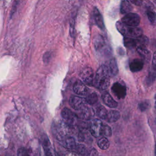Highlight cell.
I'll use <instances>...</instances> for the list:
<instances>
[{
    "label": "cell",
    "mask_w": 156,
    "mask_h": 156,
    "mask_svg": "<svg viewBox=\"0 0 156 156\" xmlns=\"http://www.w3.org/2000/svg\"><path fill=\"white\" fill-rule=\"evenodd\" d=\"M41 144L43 146L45 156H56V153L54 152V149L52 148L49 139L46 135L41 136Z\"/></svg>",
    "instance_id": "cell-10"
},
{
    "label": "cell",
    "mask_w": 156,
    "mask_h": 156,
    "mask_svg": "<svg viewBox=\"0 0 156 156\" xmlns=\"http://www.w3.org/2000/svg\"><path fill=\"white\" fill-rule=\"evenodd\" d=\"M80 116L81 118L85 120L91 119V118L94 115L95 112H94L93 109L90 108L87 105L83 107L82 110H80Z\"/></svg>",
    "instance_id": "cell-15"
},
{
    "label": "cell",
    "mask_w": 156,
    "mask_h": 156,
    "mask_svg": "<svg viewBox=\"0 0 156 156\" xmlns=\"http://www.w3.org/2000/svg\"><path fill=\"white\" fill-rule=\"evenodd\" d=\"M51 58V53L49 52H47L43 55V62L45 63H47L49 62Z\"/></svg>",
    "instance_id": "cell-34"
},
{
    "label": "cell",
    "mask_w": 156,
    "mask_h": 156,
    "mask_svg": "<svg viewBox=\"0 0 156 156\" xmlns=\"http://www.w3.org/2000/svg\"><path fill=\"white\" fill-rule=\"evenodd\" d=\"M94 46L95 49L102 54L107 55L111 53V49L108 47L104 38L101 35H98L94 39Z\"/></svg>",
    "instance_id": "cell-4"
},
{
    "label": "cell",
    "mask_w": 156,
    "mask_h": 156,
    "mask_svg": "<svg viewBox=\"0 0 156 156\" xmlns=\"http://www.w3.org/2000/svg\"><path fill=\"white\" fill-rule=\"evenodd\" d=\"M76 144H77L76 143L75 139L72 136H67L63 141V146L69 150L73 151Z\"/></svg>",
    "instance_id": "cell-19"
},
{
    "label": "cell",
    "mask_w": 156,
    "mask_h": 156,
    "mask_svg": "<svg viewBox=\"0 0 156 156\" xmlns=\"http://www.w3.org/2000/svg\"><path fill=\"white\" fill-rule=\"evenodd\" d=\"M88 87L81 81L77 80L73 85V91L80 96H86L88 93Z\"/></svg>",
    "instance_id": "cell-12"
},
{
    "label": "cell",
    "mask_w": 156,
    "mask_h": 156,
    "mask_svg": "<svg viewBox=\"0 0 156 156\" xmlns=\"http://www.w3.org/2000/svg\"><path fill=\"white\" fill-rule=\"evenodd\" d=\"M132 6L129 0H121L120 11L122 14H127L132 10Z\"/></svg>",
    "instance_id": "cell-18"
},
{
    "label": "cell",
    "mask_w": 156,
    "mask_h": 156,
    "mask_svg": "<svg viewBox=\"0 0 156 156\" xmlns=\"http://www.w3.org/2000/svg\"><path fill=\"white\" fill-rule=\"evenodd\" d=\"M124 44L125 46L127 48H134L137 47L136 38H130V37H124Z\"/></svg>",
    "instance_id": "cell-22"
},
{
    "label": "cell",
    "mask_w": 156,
    "mask_h": 156,
    "mask_svg": "<svg viewBox=\"0 0 156 156\" xmlns=\"http://www.w3.org/2000/svg\"><path fill=\"white\" fill-rule=\"evenodd\" d=\"M102 99L104 103L110 108H116L118 106L117 102L114 100L108 92H105L102 94Z\"/></svg>",
    "instance_id": "cell-14"
},
{
    "label": "cell",
    "mask_w": 156,
    "mask_h": 156,
    "mask_svg": "<svg viewBox=\"0 0 156 156\" xmlns=\"http://www.w3.org/2000/svg\"><path fill=\"white\" fill-rule=\"evenodd\" d=\"M151 106L150 102L147 100H144L143 101L140 102L138 104V108L141 112H145Z\"/></svg>",
    "instance_id": "cell-29"
},
{
    "label": "cell",
    "mask_w": 156,
    "mask_h": 156,
    "mask_svg": "<svg viewBox=\"0 0 156 156\" xmlns=\"http://www.w3.org/2000/svg\"><path fill=\"white\" fill-rule=\"evenodd\" d=\"M61 116L63 121L69 127H71L76 124L77 116L68 108L65 107L62 109L61 112Z\"/></svg>",
    "instance_id": "cell-7"
},
{
    "label": "cell",
    "mask_w": 156,
    "mask_h": 156,
    "mask_svg": "<svg viewBox=\"0 0 156 156\" xmlns=\"http://www.w3.org/2000/svg\"><path fill=\"white\" fill-rule=\"evenodd\" d=\"M85 99L87 101V104H88L90 105H94V104H96L98 101V96L96 93L93 92V93L89 94L87 96Z\"/></svg>",
    "instance_id": "cell-27"
},
{
    "label": "cell",
    "mask_w": 156,
    "mask_h": 156,
    "mask_svg": "<svg viewBox=\"0 0 156 156\" xmlns=\"http://www.w3.org/2000/svg\"><path fill=\"white\" fill-rule=\"evenodd\" d=\"M17 156H30V154L26 149L20 148L17 152Z\"/></svg>",
    "instance_id": "cell-33"
},
{
    "label": "cell",
    "mask_w": 156,
    "mask_h": 156,
    "mask_svg": "<svg viewBox=\"0 0 156 156\" xmlns=\"http://www.w3.org/2000/svg\"><path fill=\"white\" fill-rule=\"evenodd\" d=\"M107 67L108 69V71L110 76L115 77L118 73V67L117 65V62L115 58H112L110 60L108 64L107 65Z\"/></svg>",
    "instance_id": "cell-17"
},
{
    "label": "cell",
    "mask_w": 156,
    "mask_h": 156,
    "mask_svg": "<svg viewBox=\"0 0 156 156\" xmlns=\"http://www.w3.org/2000/svg\"><path fill=\"white\" fill-rule=\"evenodd\" d=\"M73 151V152L82 156L85 155L87 153V149L85 146L82 144H77Z\"/></svg>",
    "instance_id": "cell-28"
},
{
    "label": "cell",
    "mask_w": 156,
    "mask_h": 156,
    "mask_svg": "<svg viewBox=\"0 0 156 156\" xmlns=\"http://www.w3.org/2000/svg\"><path fill=\"white\" fill-rule=\"evenodd\" d=\"M103 125L104 124L100 119H91L88 126V129L90 133L96 138L99 137L102 135Z\"/></svg>",
    "instance_id": "cell-5"
},
{
    "label": "cell",
    "mask_w": 156,
    "mask_h": 156,
    "mask_svg": "<svg viewBox=\"0 0 156 156\" xmlns=\"http://www.w3.org/2000/svg\"><path fill=\"white\" fill-rule=\"evenodd\" d=\"M156 79V69H154L152 67L151 70L149 72L148 76L146 78V83L148 86L151 85L154 80Z\"/></svg>",
    "instance_id": "cell-23"
},
{
    "label": "cell",
    "mask_w": 156,
    "mask_h": 156,
    "mask_svg": "<svg viewBox=\"0 0 156 156\" xmlns=\"http://www.w3.org/2000/svg\"><path fill=\"white\" fill-rule=\"evenodd\" d=\"M144 65L143 60L138 58H136L133 60L129 65L130 69L132 72H138L141 71Z\"/></svg>",
    "instance_id": "cell-16"
},
{
    "label": "cell",
    "mask_w": 156,
    "mask_h": 156,
    "mask_svg": "<svg viewBox=\"0 0 156 156\" xmlns=\"http://www.w3.org/2000/svg\"><path fill=\"white\" fill-rule=\"evenodd\" d=\"M112 91L118 99H124L126 95V87L119 82H115L113 84Z\"/></svg>",
    "instance_id": "cell-11"
},
{
    "label": "cell",
    "mask_w": 156,
    "mask_h": 156,
    "mask_svg": "<svg viewBox=\"0 0 156 156\" xmlns=\"http://www.w3.org/2000/svg\"><path fill=\"white\" fill-rule=\"evenodd\" d=\"M117 30L124 37L138 38L143 35V30L138 27H131L126 25L122 21H118L116 24Z\"/></svg>",
    "instance_id": "cell-3"
},
{
    "label": "cell",
    "mask_w": 156,
    "mask_h": 156,
    "mask_svg": "<svg viewBox=\"0 0 156 156\" xmlns=\"http://www.w3.org/2000/svg\"><path fill=\"white\" fill-rule=\"evenodd\" d=\"M70 127L63 121H54L52 124V132L55 138L58 141H63L69 133Z\"/></svg>",
    "instance_id": "cell-2"
},
{
    "label": "cell",
    "mask_w": 156,
    "mask_h": 156,
    "mask_svg": "<svg viewBox=\"0 0 156 156\" xmlns=\"http://www.w3.org/2000/svg\"><path fill=\"white\" fill-rule=\"evenodd\" d=\"M120 118V113L115 110H111L108 112L106 121L108 122H115Z\"/></svg>",
    "instance_id": "cell-20"
},
{
    "label": "cell",
    "mask_w": 156,
    "mask_h": 156,
    "mask_svg": "<svg viewBox=\"0 0 156 156\" xmlns=\"http://www.w3.org/2000/svg\"><path fill=\"white\" fill-rule=\"evenodd\" d=\"M93 16L94 20L95 21L96 24L98 26V27L101 29V30L104 29L105 25L104 23V20L102 18V16L101 13H100L99 10L97 7H94L93 9Z\"/></svg>",
    "instance_id": "cell-13"
},
{
    "label": "cell",
    "mask_w": 156,
    "mask_h": 156,
    "mask_svg": "<svg viewBox=\"0 0 156 156\" xmlns=\"http://www.w3.org/2000/svg\"><path fill=\"white\" fill-rule=\"evenodd\" d=\"M87 102L85 99L77 96H71L69 98V105L76 110H80L87 106Z\"/></svg>",
    "instance_id": "cell-9"
},
{
    "label": "cell",
    "mask_w": 156,
    "mask_h": 156,
    "mask_svg": "<svg viewBox=\"0 0 156 156\" xmlns=\"http://www.w3.org/2000/svg\"><path fill=\"white\" fill-rule=\"evenodd\" d=\"M98 146L102 150H106L109 147L110 143L106 137H102L98 141Z\"/></svg>",
    "instance_id": "cell-24"
},
{
    "label": "cell",
    "mask_w": 156,
    "mask_h": 156,
    "mask_svg": "<svg viewBox=\"0 0 156 156\" xmlns=\"http://www.w3.org/2000/svg\"><path fill=\"white\" fill-rule=\"evenodd\" d=\"M147 15L148 19L150 21V22L152 24H154L156 23V14H155V12L153 10H149L147 12Z\"/></svg>",
    "instance_id": "cell-31"
},
{
    "label": "cell",
    "mask_w": 156,
    "mask_h": 156,
    "mask_svg": "<svg viewBox=\"0 0 156 156\" xmlns=\"http://www.w3.org/2000/svg\"><path fill=\"white\" fill-rule=\"evenodd\" d=\"M154 107H155V111H156V94L154 96Z\"/></svg>",
    "instance_id": "cell-39"
},
{
    "label": "cell",
    "mask_w": 156,
    "mask_h": 156,
    "mask_svg": "<svg viewBox=\"0 0 156 156\" xmlns=\"http://www.w3.org/2000/svg\"><path fill=\"white\" fill-rule=\"evenodd\" d=\"M94 76L93 69L88 66L83 68L80 73V77L84 83L90 86L94 85Z\"/></svg>",
    "instance_id": "cell-6"
},
{
    "label": "cell",
    "mask_w": 156,
    "mask_h": 156,
    "mask_svg": "<svg viewBox=\"0 0 156 156\" xmlns=\"http://www.w3.org/2000/svg\"><path fill=\"white\" fill-rule=\"evenodd\" d=\"M87 156H98V152L95 149L93 148L88 151L87 153Z\"/></svg>",
    "instance_id": "cell-35"
},
{
    "label": "cell",
    "mask_w": 156,
    "mask_h": 156,
    "mask_svg": "<svg viewBox=\"0 0 156 156\" xmlns=\"http://www.w3.org/2000/svg\"><path fill=\"white\" fill-rule=\"evenodd\" d=\"M75 16L72 17L70 21V27H69V33L72 37L74 35L75 32Z\"/></svg>",
    "instance_id": "cell-32"
},
{
    "label": "cell",
    "mask_w": 156,
    "mask_h": 156,
    "mask_svg": "<svg viewBox=\"0 0 156 156\" xmlns=\"http://www.w3.org/2000/svg\"><path fill=\"white\" fill-rule=\"evenodd\" d=\"M121 21L127 26L137 27L140 23V17L138 14L130 12L125 15Z\"/></svg>",
    "instance_id": "cell-8"
},
{
    "label": "cell",
    "mask_w": 156,
    "mask_h": 156,
    "mask_svg": "<svg viewBox=\"0 0 156 156\" xmlns=\"http://www.w3.org/2000/svg\"><path fill=\"white\" fill-rule=\"evenodd\" d=\"M110 77L107 65H101L96 72L94 85L100 90H105L110 85Z\"/></svg>",
    "instance_id": "cell-1"
},
{
    "label": "cell",
    "mask_w": 156,
    "mask_h": 156,
    "mask_svg": "<svg viewBox=\"0 0 156 156\" xmlns=\"http://www.w3.org/2000/svg\"><path fill=\"white\" fill-rule=\"evenodd\" d=\"M65 156H79V154L73 152H68Z\"/></svg>",
    "instance_id": "cell-38"
},
{
    "label": "cell",
    "mask_w": 156,
    "mask_h": 156,
    "mask_svg": "<svg viewBox=\"0 0 156 156\" xmlns=\"http://www.w3.org/2000/svg\"><path fill=\"white\" fill-rule=\"evenodd\" d=\"M155 156H156V145L155 146Z\"/></svg>",
    "instance_id": "cell-40"
},
{
    "label": "cell",
    "mask_w": 156,
    "mask_h": 156,
    "mask_svg": "<svg viewBox=\"0 0 156 156\" xmlns=\"http://www.w3.org/2000/svg\"><path fill=\"white\" fill-rule=\"evenodd\" d=\"M129 1L136 5H140L143 1V0H129Z\"/></svg>",
    "instance_id": "cell-37"
},
{
    "label": "cell",
    "mask_w": 156,
    "mask_h": 156,
    "mask_svg": "<svg viewBox=\"0 0 156 156\" xmlns=\"http://www.w3.org/2000/svg\"><path fill=\"white\" fill-rule=\"evenodd\" d=\"M136 42H137V47H143L146 48L149 43V39L145 35H141L138 38H136Z\"/></svg>",
    "instance_id": "cell-25"
},
{
    "label": "cell",
    "mask_w": 156,
    "mask_h": 156,
    "mask_svg": "<svg viewBox=\"0 0 156 156\" xmlns=\"http://www.w3.org/2000/svg\"><path fill=\"white\" fill-rule=\"evenodd\" d=\"M136 50L138 52V54L141 55V57L144 60H149L150 58V52L149 51L146 49V48H143V47H138L136 48Z\"/></svg>",
    "instance_id": "cell-26"
},
{
    "label": "cell",
    "mask_w": 156,
    "mask_h": 156,
    "mask_svg": "<svg viewBox=\"0 0 156 156\" xmlns=\"http://www.w3.org/2000/svg\"><path fill=\"white\" fill-rule=\"evenodd\" d=\"M152 67L154 69H156V51L153 55V58L152 62Z\"/></svg>",
    "instance_id": "cell-36"
},
{
    "label": "cell",
    "mask_w": 156,
    "mask_h": 156,
    "mask_svg": "<svg viewBox=\"0 0 156 156\" xmlns=\"http://www.w3.org/2000/svg\"><path fill=\"white\" fill-rule=\"evenodd\" d=\"M112 134V129L110 126H108L107 124L103 125V128H102V135L105 136H111Z\"/></svg>",
    "instance_id": "cell-30"
},
{
    "label": "cell",
    "mask_w": 156,
    "mask_h": 156,
    "mask_svg": "<svg viewBox=\"0 0 156 156\" xmlns=\"http://www.w3.org/2000/svg\"><path fill=\"white\" fill-rule=\"evenodd\" d=\"M95 113L99 118L102 119L104 120H106L108 115V112L104 106H102V105H99L98 106H97L96 108Z\"/></svg>",
    "instance_id": "cell-21"
}]
</instances>
